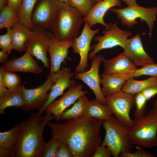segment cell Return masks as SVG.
Returning <instances> with one entry per match:
<instances>
[{
    "label": "cell",
    "instance_id": "cell-21",
    "mask_svg": "<svg viewBox=\"0 0 157 157\" xmlns=\"http://www.w3.org/2000/svg\"><path fill=\"white\" fill-rule=\"evenodd\" d=\"M100 78L102 91L105 97L121 91L127 80L133 78L130 76L103 74Z\"/></svg>",
    "mask_w": 157,
    "mask_h": 157
},
{
    "label": "cell",
    "instance_id": "cell-7",
    "mask_svg": "<svg viewBox=\"0 0 157 157\" xmlns=\"http://www.w3.org/2000/svg\"><path fill=\"white\" fill-rule=\"evenodd\" d=\"M108 27L103 31V36H96L93 39L98 42L91 45V50L93 49L88 55V58L92 59L100 51L110 49L117 46L124 48L128 38L132 34L131 31H124L117 27L116 23L110 22Z\"/></svg>",
    "mask_w": 157,
    "mask_h": 157
},
{
    "label": "cell",
    "instance_id": "cell-39",
    "mask_svg": "<svg viewBox=\"0 0 157 157\" xmlns=\"http://www.w3.org/2000/svg\"><path fill=\"white\" fill-rule=\"evenodd\" d=\"M147 101L157 95V86L151 87L147 88L141 91Z\"/></svg>",
    "mask_w": 157,
    "mask_h": 157
},
{
    "label": "cell",
    "instance_id": "cell-8",
    "mask_svg": "<svg viewBox=\"0 0 157 157\" xmlns=\"http://www.w3.org/2000/svg\"><path fill=\"white\" fill-rule=\"evenodd\" d=\"M105 101L119 121L129 127L132 126L133 120L130 113L135 105L134 95L120 91L105 97Z\"/></svg>",
    "mask_w": 157,
    "mask_h": 157
},
{
    "label": "cell",
    "instance_id": "cell-47",
    "mask_svg": "<svg viewBox=\"0 0 157 157\" xmlns=\"http://www.w3.org/2000/svg\"><path fill=\"white\" fill-rule=\"evenodd\" d=\"M94 2H95V3L96 2H99V1H102L103 0H93Z\"/></svg>",
    "mask_w": 157,
    "mask_h": 157
},
{
    "label": "cell",
    "instance_id": "cell-3",
    "mask_svg": "<svg viewBox=\"0 0 157 157\" xmlns=\"http://www.w3.org/2000/svg\"><path fill=\"white\" fill-rule=\"evenodd\" d=\"M133 120L129 131L132 145L147 148L155 147L157 142V108L153 106L143 116Z\"/></svg>",
    "mask_w": 157,
    "mask_h": 157
},
{
    "label": "cell",
    "instance_id": "cell-24",
    "mask_svg": "<svg viewBox=\"0 0 157 157\" xmlns=\"http://www.w3.org/2000/svg\"><path fill=\"white\" fill-rule=\"evenodd\" d=\"M113 115L108 106L101 104L96 99L89 101L84 116L97 119L103 122L108 120Z\"/></svg>",
    "mask_w": 157,
    "mask_h": 157
},
{
    "label": "cell",
    "instance_id": "cell-36",
    "mask_svg": "<svg viewBox=\"0 0 157 157\" xmlns=\"http://www.w3.org/2000/svg\"><path fill=\"white\" fill-rule=\"evenodd\" d=\"M136 151L133 153L124 152L121 153L119 157H154L155 156L151 154L148 153L141 149L137 146Z\"/></svg>",
    "mask_w": 157,
    "mask_h": 157
},
{
    "label": "cell",
    "instance_id": "cell-10",
    "mask_svg": "<svg viewBox=\"0 0 157 157\" xmlns=\"http://www.w3.org/2000/svg\"><path fill=\"white\" fill-rule=\"evenodd\" d=\"M63 2L59 0H39L31 18L33 24L52 30Z\"/></svg>",
    "mask_w": 157,
    "mask_h": 157
},
{
    "label": "cell",
    "instance_id": "cell-4",
    "mask_svg": "<svg viewBox=\"0 0 157 157\" xmlns=\"http://www.w3.org/2000/svg\"><path fill=\"white\" fill-rule=\"evenodd\" d=\"M84 21V17L79 11L63 2L51 31L59 41L73 40L78 36Z\"/></svg>",
    "mask_w": 157,
    "mask_h": 157
},
{
    "label": "cell",
    "instance_id": "cell-48",
    "mask_svg": "<svg viewBox=\"0 0 157 157\" xmlns=\"http://www.w3.org/2000/svg\"><path fill=\"white\" fill-rule=\"evenodd\" d=\"M59 0L61 2H65V3H67V0Z\"/></svg>",
    "mask_w": 157,
    "mask_h": 157
},
{
    "label": "cell",
    "instance_id": "cell-42",
    "mask_svg": "<svg viewBox=\"0 0 157 157\" xmlns=\"http://www.w3.org/2000/svg\"><path fill=\"white\" fill-rule=\"evenodd\" d=\"M0 157H12V153L10 149L0 147Z\"/></svg>",
    "mask_w": 157,
    "mask_h": 157
},
{
    "label": "cell",
    "instance_id": "cell-12",
    "mask_svg": "<svg viewBox=\"0 0 157 157\" xmlns=\"http://www.w3.org/2000/svg\"><path fill=\"white\" fill-rule=\"evenodd\" d=\"M84 22L81 34L73 40L71 47L74 53L78 54L80 57L79 62L75 70V73L85 72L87 68L88 53L91 50V42L95 35L99 31V28L92 30L87 22Z\"/></svg>",
    "mask_w": 157,
    "mask_h": 157
},
{
    "label": "cell",
    "instance_id": "cell-31",
    "mask_svg": "<svg viewBox=\"0 0 157 157\" xmlns=\"http://www.w3.org/2000/svg\"><path fill=\"white\" fill-rule=\"evenodd\" d=\"M135 109L133 114L134 118H140L145 114V109L148 101L141 92L134 95Z\"/></svg>",
    "mask_w": 157,
    "mask_h": 157
},
{
    "label": "cell",
    "instance_id": "cell-38",
    "mask_svg": "<svg viewBox=\"0 0 157 157\" xmlns=\"http://www.w3.org/2000/svg\"><path fill=\"white\" fill-rule=\"evenodd\" d=\"M55 157H73V156L68 148L61 142L56 151Z\"/></svg>",
    "mask_w": 157,
    "mask_h": 157
},
{
    "label": "cell",
    "instance_id": "cell-13",
    "mask_svg": "<svg viewBox=\"0 0 157 157\" xmlns=\"http://www.w3.org/2000/svg\"><path fill=\"white\" fill-rule=\"evenodd\" d=\"M23 84L22 91L24 100V104L21 108L22 110L28 112L36 109H40L47 101L48 96V92L50 90L51 83L50 76H47V79L41 85L34 89L26 88Z\"/></svg>",
    "mask_w": 157,
    "mask_h": 157
},
{
    "label": "cell",
    "instance_id": "cell-27",
    "mask_svg": "<svg viewBox=\"0 0 157 157\" xmlns=\"http://www.w3.org/2000/svg\"><path fill=\"white\" fill-rule=\"evenodd\" d=\"M38 0H22L18 10L19 22L26 25L30 30L33 25L31 21V15Z\"/></svg>",
    "mask_w": 157,
    "mask_h": 157
},
{
    "label": "cell",
    "instance_id": "cell-35",
    "mask_svg": "<svg viewBox=\"0 0 157 157\" xmlns=\"http://www.w3.org/2000/svg\"><path fill=\"white\" fill-rule=\"evenodd\" d=\"M143 75L157 76V64H150L140 68L136 69L133 73V77H137Z\"/></svg>",
    "mask_w": 157,
    "mask_h": 157
},
{
    "label": "cell",
    "instance_id": "cell-41",
    "mask_svg": "<svg viewBox=\"0 0 157 157\" xmlns=\"http://www.w3.org/2000/svg\"><path fill=\"white\" fill-rule=\"evenodd\" d=\"M22 0H8V6L14 10L18 11Z\"/></svg>",
    "mask_w": 157,
    "mask_h": 157
},
{
    "label": "cell",
    "instance_id": "cell-2",
    "mask_svg": "<svg viewBox=\"0 0 157 157\" xmlns=\"http://www.w3.org/2000/svg\"><path fill=\"white\" fill-rule=\"evenodd\" d=\"M54 119L51 113L42 115L37 113L22 121L18 138L10 149L12 157H41L46 143L43 137L44 129Z\"/></svg>",
    "mask_w": 157,
    "mask_h": 157
},
{
    "label": "cell",
    "instance_id": "cell-25",
    "mask_svg": "<svg viewBox=\"0 0 157 157\" xmlns=\"http://www.w3.org/2000/svg\"><path fill=\"white\" fill-rule=\"evenodd\" d=\"M154 86H157V76H151L141 81L131 78L127 80L121 91L134 95L147 88Z\"/></svg>",
    "mask_w": 157,
    "mask_h": 157
},
{
    "label": "cell",
    "instance_id": "cell-40",
    "mask_svg": "<svg viewBox=\"0 0 157 157\" xmlns=\"http://www.w3.org/2000/svg\"><path fill=\"white\" fill-rule=\"evenodd\" d=\"M5 70L0 67V98L3 96L7 92L8 90L6 88L4 81Z\"/></svg>",
    "mask_w": 157,
    "mask_h": 157
},
{
    "label": "cell",
    "instance_id": "cell-23",
    "mask_svg": "<svg viewBox=\"0 0 157 157\" xmlns=\"http://www.w3.org/2000/svg\"><path fill=\"white\" fill-rule=\"evenodd\" d=\"M21 85L15 90L8 91L6 94L0 99V114H3L5 109L8 107H13L15 109L22 108L24 104L22 87Z\"/></svg>",
    "mask_w": 157,
    "mask_h": 157
},
{
    "label": "cell",
    "instance_id": "cell-34",
    "mask_svg": "<svg viewBox=\"0 0 157 157\" xmlns=\"http://www.w3.org/2000/svg\"><path fill=\"white\" fill-rule=\"evenodd\" d=\"M11 31V28H7L6 33L0 36V48L1 50L9 54L13 49Z\"/></svg>",
    "mask_w": 157,
    "mask_h": 157
},
{
    "label": "cell",
    "instance_id": "cell-33",
    "mask_svg": "<svg viewBox=\"0 0 157 157\" xmlns=\"http://www.w3.org/2000/svg\"><path fill=\"white\" fill-rule=\"evenodd\" d=\"M61 142L57 138L52 137L49 141L46 143L41 157H55Z\"/></svg>",
    "mask_w": 157,
    "mask_h": 157
},
{
    "label": "cell",
    "instance_id": "cell-30",
    "mask_svg": "<svg viewBox=\"0 0 157 157\" xmlns=\"http://www.w3.org/2000/svg\"><path fill=\"white\" fill-rule=\"evenodd\" d=\"M95 3L93 0H67L66 3L77 9L84 17L94 5Z\"/></svg>",
    "mask_w": 157,
    "mask_h": 157
},
{
    "label": "cell",
    "instance_id": "cell-1",
    "mask_svg": "<svg viewBox=\"0 0 157 157\" xmlns=\"http://www.w3.org/2000/svg\"><path fill=\"white\" fill-rule=\"evenodd\" d=\"M102 123L99 119L83 116L63 123L48 124L52 137L65 144L73 157H92L102 143L100 131Z\"/></svg>",
    "mask_w": 157,
    "mask_h": 157
},
{
    "label": "cell",
    "instance_id": "cell-20",
    "mask_svg": "<svg viewBox=\"0 0 157 157\" xmlns=\"http://www.w3.org/2000/svg\"><path fill=\"white\" fill-rule=\"evenodd\" d=\"M121 6L120 0H103L97 2L87 15L84 17V21L87 22L90 28L97 23L108 27V24L105 23L104 20L105 14L111 8Z\"/></svg>",
    "mask_w": 157,
    "mask_h": 157
},
{
    "label": "cell",
    "instance_id": "cell-16",
    "mask_svg": "<svg viewBox=\"0 0 157 157\" xmlns=\"http://www.w3.org/2000/svg\"><path fill=\"white\" fill-rule=\"evenodd\" d=\"M33 57L29 51L27 49L22 56L18 58L12 57L2 64L1 67L5 71L41 74L43 69Z\"/></svg>",
    "mask_w": 157,
    "mask_h": 157
},
{
    "label": "cell",
    "instance_id": "cell-17",
    "mask_svg": "<svg viewBox=\"0 0 157 157\" xmlns=\"http://www.w3.org/2000/svg\"><path fill=\"white\" fill-rule=\"evenodd\" d=\"M124 53L136 66L142 67L154 63L152 58L145 52L139 34L126 42Z\"/></svg>",
    "mask_w": 157,
    "mask_h": 157
},
{
    "label": "cell",
    "instance_id": "cell-44",
    "mask_svg": "<svg viewBox=\"0 0 157 157\" xmlns=\"http://www.w3.org/2000/svg\"><path fill=\"white\" fill-rule=\"evenodd\" d=\"M124 2L128 6L136 5H138L136 0H120Z\"/></svg>",
    "mask_w": 157,
    "mask_h": 157
},
{
    "label": "cell",
    "instance_id": "cell-5",
    "mask_svg": "<svg viewBox=\"0 0 157 157\" xmlns=\"http://www.w3.org/2000/svg\"><path fill=\"white\" fill-rule=\"evenodd\" d=\"M105 134L101 145L107 147L114 157H119L122 152H132L129 139V128L119 121L113 115L108 120L103 122Z\"/></svg>",
    "mask_w": 157,
    "mask_h": 157
},
{
    "label": "cell",
    "instance_id": "cell-32",
    "mask_svg": "<svg viewBox=\"0 0 157 157\" xmlns=\"http://www.w3.org/2000/svg\"><path fill=\"white\" fill-rule=\"evenodd\" d=\"M5 85L10 91H13L21 85L20 77L13 72L5 71L4 76Z\"/></svg>",
    "mask_w": 157,
    "mask_h": 157
},
{
    "label": "cell",
    "instance_id": "cell-6",
    "mask_svg": "<svg viewBox=\"0 0 157 157\" xmlns=\"http://www.w3.org/2000/svg\"><path fill=\"white\" fill-rule=\"evenodd\" d=\"M109 10L117 14L123 25L129 27L136 24L138 19L141 22H145L149 27V37L151 38L154 22L156 20L157 7L145 8L137 5L123 8H112Z\"/></svg>",
    "mask_w": 157,
    "mask_h": 157
},
{
    "label": "cell",
    "instance_id": "cell-46",
    "mask_svg": "<svg viewBox=\"0 0 157 157\" xmlns=\"http://www.w3.org/2000/svg\"><path fill=\"white\" fill-rule=\"evenodd\" d=\"M154 106L157 108V95L156 98L154 102Z\"/></svg>",
    "mask_w": 157,
    "mask_h": 157
},
{
    "label": "cell",
    "instance_id": "cell-28",
    "mask_svg": "<svg viewBox=\"0 0 157 157\" xmlns=\"http://www.w3.org/2000/svg\"><path fill=\"white\" fill-rule=\"evenodd\" d=\"M19 22L18 11L10 8L8 5L0 10V29L12 28Z\"/></svg>",
    "mask_w": 157,
    "mask_h": 157
},
{
    "label": "cell",
    "instance_id": "cell-15",
    "mask_svg": "<svg viewBox=\"0 0 157 157\" xmlns=\"http://www.w3.org/2000/svg\"><path fill=\"white\" fill-rule=\"evenodd\" d=\"M83 87L82 85L79 84L69 88L61 98L51 103L44 111L46 113H51L54 119L56 121H60L61 115L66 109L88 92L87 91L83 90Z\"/></svg>",
    "mask_w": 157,
    "mask_h": 157
},
{
    "label": "cell",
    "instance_id": "cell-26",
    "mask_svg": "<svg viewBox=\"0 0 157 157\" xmlns=\"http://www.w3.org/2000/svg\"><path fill=\"white\" fill-rule=\"evenodd\" d=\"M88 101L85 94L82 95L72 107L63 112L61 116V119L67 120L84 116Z\"/></svg>",
    "mask_w": 157,
    "mask_h": 157
},
{
    "label": "cell",
    "instance_id": "cell-19",
    "mask_svg": "<svg viewBox=\"0 0 157 157\" xmlns=\"http://www.w3.org/2000/svg\"><path fill=\"white\" fill-rule=\"evenodd\" d=\"M73 40L60 41L54 36L50 42L48 52L50 58V74L60 69L61 65L67 58L68 50L71 47Z\"/></svg>",
    "mask_w": 157,
    "mask_h": 157
},
{
    "label": "cell",
    "instance_id": "cell-45",
    "mask_svg": "<svg viewBox=\"0 0 157 157\" xmlns=\"http://www.w3.org/2000/svg\"><path fill=\"white\" fill-rule=\"evenodd\" d=\"M8 0H0V10H1L5 6L8 5Z\"/></svg>",
    "mask_w": 157,
    "mask_h": 157
},
{
    "label": "cell",
    "instance_id": "cell-18",
    "mask_svg": "<svg viewBox=\"0 0 157 157\" xmlns=\"http://www.w3.org/2000/svg\"><path fill=\"white\" fill-rule=\"evenodd\" d=\"M104 74H113L130 76L133 78V74L137 67L133 62L122 52L117 57L110 60L103 57Z\"/></svg>",
    "mask_w": 157,
    "mask_h": 157
},
{
    "label": "cell",
    "instance_id": "cell-22",
    "mask_svg": "<svg viewBox=\"0 0 157 157\" xmlns=\"http://www.w3.org/2000/svg\"><path fill=\"white\" fill-rule=\"evenodd\" d=\"M11 28L13 49L19 52L26 51L31 36L30 30L20 22Z\"/></svg>",
    "mask_w": 157,
    "mask_h": 157
},
{
    "label": "cell",
    "instance_id": "cell-14",
    "mask_svg": "<svg viewBox=\"0 0 157 157\" xmlns=\"http://www.w3.org/2000/svg\"><path fill=\"white\" fill-rule=\"evenodd\" d=\"M101 54L95 55L93 58L90 69L80 73H74V77L87 85L92 91L96 99L102 104L106 105L105 97L100 86V77L99 74V66L103 58Z\"/></svg>",
    "mask_w": 157,
    "mask_h": 157
},
{
    "label": "cell",
    "instance_id": "cell-49",
    "mask_svg": "<svg viewBox=\"0 0 157 157\" xmlns=\"http://www.w3.org/2000/svg\"><path fill=\"white\" fill-rule=\"evenodd\" d=\"M155 147H156V150H157V143H156V145Z\"/></svg>",
    "mask_w": 157,
    "mask_h": 157
},
{
    "label": "cell",
    "instance_id": "cell-9",
    "mask_svg": "<svg viewBox=\"0 0 157 157\" xmlns=\"http://www.w3.org/2000/svg\"><path fill=\"white\" fill-rule=\"evenodd\" d=\"M33 25L30 30L31 36L27 49L33 56L42 61L44 67L48 68L50 64L47 53L50 42L54 35L47 29Z\"/></svg>",
    "mask_w": 157,
    "mask_h": 157
},
{
    "label": "cell",
    "instance_id": "cell-29",
    "mask_svg": "<svg viewBox=\"0 0 157 157\" xmlns=\"http://www.w3.org/2000/svg\"><path fill=\"white\" fill-rule=\"evenodd\" d=\"M20 129V123L11 129L0 132V147L10 150L18 138Z\"/></svg>",
    "mask_w": 157,
    "mask_h": 157
},
{
    "label": "cell",
    "instance_id": "cell-43",
    "mask_svg": "<svg viewBox=\"0 0 157 157\" xmlns=\"http://www.w3.org/2000/svg\"><path fill=\"white\" fill-rule=\"evenodd\" d=\"M9 54L2 50L0 51V63L3 64L6 62L8 58Z\"/></svg>",
    "mask_w": 157,
    "mask_h": 157
},
{
    "label": "cell",
    "instance_id": "cell-11",
    "mask_svg": "<svg viewBox=\"0 0 157 157\" xmlns=\"http://www.w3.org/2000/svg\"><path fill=\"white\" fill-rule=\"evenodd\" d=\"M74 75L70 68L64 66L56 72L49 74L51 83L50 92L48 94L47 101L42 107L38 110V114L42 115L45 109L53 102L56 98L63 94L66 89L77 85L73 79H70Z\"/></svg>",
    "mask_w": 157,
    "mask_h": 157
},
{
    "label": "cell",
    "instance_id": "cell-37",
    "mask_svg": "<svg viewBox=\"0 0 157 157\" xmlns=\"http://www.w3.org/2000/svg\"><path fill=\"white\" fill-rule=\"evenodd\" d=\"M113 156L112 152L107 147L101 145L96 149L92 157H110Z\"/></svg>",
    "mask_w": 157,
    "mask_h": 157
}]
</instances>
